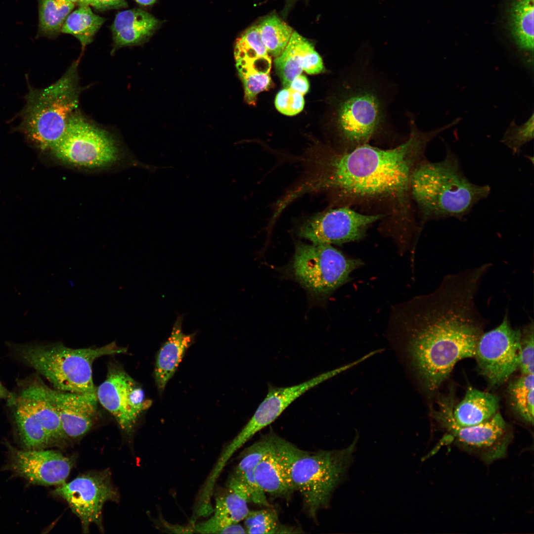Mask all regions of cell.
I'll list each match as a JSON object with an SVG mask.
<instances>
[{
  "instance_id": "cell-1",
  "label": "cell",
  "mask_w": 534,
  "mask_h": 534,
  "mask_svg": "<svg viewBox=\"0 0 534 534\" xmlns=\"http://www.w3.org/2000/svg\"><path fill=\"white\" fill-rule=\"evenodd\" d=\"M408 138L398 146L381 149L364 144L349 150L306 158L305 177L289 191L292 200L312 192H327L342 206L383 204L396 226L414 223L410 182L416 167L426 158L430 142L445 130L424 132L411 123Z\"/></svg>"
},
{
  "instance_id": "cell-2",
  "label": "cell",
  "mask_w": 534,
  "mask_h": 534,
  "mask_svg": "<svg viewBox=\"0 0 534 534\" xmlns=\"http://www.w3.org/2000/svg\"><path fill=\"white\" fill-rule=\"evenodd\" d=\"M488 270L482 265L443 278L434 292L395 309L412 365L424 389L434 393L456 363L474 357L483 321L475 298Z\"/></svg>"
},
{
  "instance_id": "cell-3",
  "label": "cell",
  "mask_w": 534,
  "mask_h": 534,
  "mask_svg": "<svg viewBox=\"0 0 534 534\" xmlns=\"http://www.w3.org/2000/svg\"><path fill=\"white\" fill-rule=\"evenodd\" d=\"M410 189L422 224L431 220L461 219L490 192L489 185L475 184L465 177L456 155L448 148L442 161L425 159L416 167Z\"/></svg>"
},
{
  "instance_id": "cell-4",
  "label": "cell",
  "mask_w": 534,
  "mask_h": 534,
  "mask_svg": "<svg viewBox=\"0 0 534 534\" xmlns=\"http://www.w3.org/2000/svg\"><path fill=\"white\" fill-rule=\"evenodd\" d=\"M357 441L356 436L342 449L309 452L275 435V449L292 489L300 493L312 518L329 506L333 492L352 464Z\"/></svg>"
},
{
  "instance_id": "cell-5",
  "label": "cell",
  "mask_w": 534,
  "mask_h": 534,
  "mask_svg": "<svg viewBox=\"0 0 534 534\" xmlns=\"http://www.w3.org/2000/svg\"><path fill=\"white\" fill-rule=\"evenodd\" d=\"M13 357L46 378L54 389L97 399L92 379L95 360L125 353L115 342L99 348L73 349L62 344L7 343Z\"/></svg>"
},
{
  "instance_id": "cell-6",
  "label": "cell",
  "mask_w": 534,
  "mask_h": 534,
  "mask_svg": "<svg viewBox=\"0 0 534 534\" xmlns=\"http://www.w3.org/2000/svg\"><path fill=\"white\" fill-rule=\"evenodd\" d=\"M78 61L56 82L43 89L30 88L18 130L40 149L51 150L63 135L79 105Z\"/></svg>"
},
{
  "instance_id": "cell-7",
  "label": "cell",
  "mask_w": 534,
  "mask_h": 534,
  "mask_svg": "<svg viewBox=\"0 0 534 534\" xmlns=\"http://www.w3.org/2000/svg\"><path fill=\"white\" fill-rule=\"evenodd\" d=\"M348 78L337 114V124L346 149L368 143L386 124L387 102L375 82L360 74Z\"/></svg>"
},
{
  "instance_id": "cell-8",
  "label": "cell",
  "mask_w": 534,
  "mask_h": 534,
  "mask_svg": "<svg viewBox=\"0 0 534 534\" xmlns=\"http://www.w3.org/2000/svg\"><path fill=\"white\" fill-rule=\"evenodd\" d=\"M454 405V400L450 393L439 398L437 408L432 411L433 417L446 431L444 440L453 442L487 464L504 457L512 434L501 414L498 412L483 423L462 427L453 420Z\"/></svg>"
},
{
  "instance_id": "cell-9",
  "label": "cell",
  "mask_w": 534,
  "mask_h": 534,
  "mask_svg": "<svg viewBox=\"0 0 534 534\" xmlns=\"http://www.w3.org/2000/svg\"><path fill=\"white\" fill-rule=\"evenodd\" d=\"M361 264L360 260L346 257L331 245L298 242L292 269L296 279L311 295L324 298L347 281Z\"/></svg>"
},
{
  "instance_id": "cell-10",
  "label": "cell",
  "mask_w": 534,
  "mask_h": 534,
  "mask_svg": "<svg viewBox=\"0 0 534 534\" xmlns=\"http://www.w3.org/2000/svg\"><path fill=\"white\" fill-rule=\"evenodd\" d=\"M50 150L60 162L87 169L110 166L118 160L119 154L111 135L76 111L70 117L61 138Z\"/></svg>"
},
{
  "instance_id": "cell-11",
  "label": "cell",
  "mask_w": 534,
  "mask_h": 534,
  "mask_svg": "<svg viewBox=\"0 0 534 534\" xmlns=\"http://www.w3.org/2000/svg\"><path fill=\"white\" fill-rule=\"evenodd\" d=\"M521 331L512 328L506 312L501 323L483 333L474 357L480 373L492 387L504 383L519 368Z\"/></svg>"
},
{
  "instance_id": "cell-12",
  "label": "cell",
  "mask_w": 534,
  "mask_h": 534,
  "mask_svg": "<svg viewBox=\"0 0 534 534\" xmlns=\"http://www.w3.org/2000/svg\"><path fill=\"white\" fill-rule=\"evenodd\" d=\"M53 494L64 499L80 520L83 532L88 533L90 524L102 530V512L104 504L116 500L118 493L111 483L108 471L90 472L68 483L59 485Z\"/></svg>"
},
{
  "instance_id": "cell-13",
  "label": "cell",
  "mask_w": 534,
  "mask_h": 534,
  "mask_svg": "<svg viewBox=\"0 0 534 534\" xmlns=\"http://www.w3.org/2000/svg\"><path fill=\"white\" fill-rule=\"evenodd\" d=\"M386 217L364 215L341 206L313 215L304 222L299 235L316 244H341L362 238L372 223Z\"/></svg>"
},
{
  "instance_id": "cell-14",
  "label": "cell",
  "mask_w": 534,
  "mask_h": 534,
  "mask_svg": "<svg viewBox=\"0 0 534 534\" xmlns=\"http://www.w3.org/2000/svg\"><path fill=\"white\" fill-rule=\"evenodd\" d=\"M96 397L128 434L132 432L140 415L152 404L150 400L145 399L140 385L115 364L108 367L106 379L96 388Z\"/></svg>"
},
{
  "instance_id": "cell-15",
  "label": "cell",
  "mask_w": 534,
  "mask_h": 534,
  "mask_svg": "<svg viewBox=\"0 0 534 534\" xmlns=\"http://www.w3.org/2000/svg\"><path fill=\"white\" fill-rule=\"evenodd\" d=\"M356 365V361H353L291 386L278 387L269 385L266 397L249 421L225 448V453L232 456L256 433L275 420L292 402L303 394Z\"/></svg>"
},
{
  "instance_id": "cell-16",
  "label": "cell",
  "mask_w": 534,
  "mask_h": 534,
  "mask_svg": "<svg viewBox=\"0 0 534 534\" xmlns=\"http://www.w3.org/2000/svg\"><path fill=\"white\" fill-rule=\"evenodd\" d=\"M9 467L33 483L60 485L66 482L73 465L72 459L52 450H22L8 446Z\"/></svg>"
},
{
  "instance_id": "cell-17",
  "label": "cell",
  "mask_w": 534,
  "mask_h": 534,
  "mask_svg": "<svg viewBox=\"0 0 534 534\" xmlns=\"http://www.w3.org/2000/svg\"><path fill=\"white\" fill-rule=\"evenodd\" d=\"M42 387L58 415L66 437L77 438L90 429L96 415L97 399L52 389L43 382Z\"/></svg>"
},
{
  "instance_id": "cell-18",
  "label": "cell",
  "mask_w": 534,
  "mask_h": 534,
  "mask_svg": "<svg viewBox=\"0 0 534 534\" xmlns=\"http://www.w3.org/2000/svg\"><path fill=\"white\" fill-rule=\"evenodd\" d=\"M249 502L250 494L247 487L232 476L227 491L216 498L213 516L197 524L194 530L202 534H224L227 527L244 520L249 511Z\"/></svg>"
},
{
  "instance_id": "cell-19",
  "label": "cell",
  "mask_w": 534,
  "mask_h": 534,
  "mask_svg": "<svg viewBox=\"0 0 534 534\" xmlns=\"http://www.w3.org/2000/svg\"><path fill=\"white\" fill-rule=\"evenodd\" d=\"M274 65L284 88L303 71L309 74H317L324 71L320 55L312 44L296 32H293L282 53L275 57Z\"/></svg>"
},
{
  "instance_id": "cell-20",
  "label": "cell",
  "mask_w": 534,
  "mask_h": 534,
  "mask_svg": "<svg viewBox=\"0 0 534 534\" xmlns=\"http://www.w3.org/2000/svg\"><path fill=\"white\" fill-rule=\"evenodd\" d=\"M506 23L510 38L523 62L534 63V0H508Z\"/></svg>"
},
{
  "instance_id": "cell-21",
  "label": "cell",
  "mask_w": 534,
  "mask_h": 534,
  "mask_svg": "<svg viewBox=\"0 0 534 534\" xmlns=\"http://www.w3.org/2000/svg\"><path fill=\"white\" fill-rule=\"evenodd\" d=\"M183 318L182 315L178 316L170 337L156 356L154 374L160 393L165 389L194 340V333L186 334L182 331Z\"/></svg>"
},
{
  "instance_id": "cell-22",
  "label": "cell",
  "mask_w": 534,
  "mask_h": 534,
  "mask_svg": "<svg viewBox=\"0 0 534 534\" xmlns=\"http://www.w3.org/2000/svg\"><path fill=\"white\" fill-rule=\"evenodd\" d=\"M159 25L158 19L141 9L119 12L111 27L115 47L143 43L150 37Z\"/></svg>"
},
{
  "instance_id": "cell-23",
  "label": "cell",
  "mask_w": 534,
  "mask_h": 534,
  "mask_svg": "<svg viewBox=\"0 0 534 534\" xmlns=\"http://www.w3.org/2000/svg\"><path fill=\"white\" fill-rule=\"evenodd\" d=\"M499 401L496 395L469 387L463 399L454 405L453 420L462 427L483 423L498 412Z\"/></svg>"
},
{
  "instance_id": "cell-24",
  "label": "cell",
  "mask_w": 534,
  "mask_h": 534,
  "mask_svg": "<svg viewBox=\"0 0 534 534\" xmlns=\"http://www.w3.org/2000/svg\"><path fill=\"white\" fill-rule=\"evenodd\" d=\"M14 400L7 404L11 418L23 443L29 449H40L51 443L32 408L29 399L15 392Z\"/></svg>"
},
{
  "instance_id": "cell-25",
  "label": "cell",
  "mask_w": 534,
  "mask_h": 534,
  "mask_svg": "<svg viewBox=\"0 0 534 534\" xmlns=\"http://www.w3.org/2000/svg\"><path fill=\"white\" fill-rule=\"evenodd\" d=\"M254 476L258 486L266 493L284 495L293 491L287 473L275 451L274 443L272 449L255 467Z\"/></svg>"
},
{
  "instance_id": "cell-26",
  "label": "cell",
  "mask_w": 534,
  "mask_h": 534,
  "mask_svg": "<svg viewBox=\"0 0 534 534\" xmlns=\"http://www.w3.org/2000/svg\"><path fill=\"white\" fill-rule=\"evenodd\" d=\"M236 67L257 69L271 64V59L261 39L257 26L248 28L235 43Z\"/></svg>"
},
{
  "instance_id": "cell-27",
  "label": "cell",
  "mask_w": 534,
  "mask_h": 534,
  "mask_svg": "<svg viewBox=\"0 0 534 534\" xmlns=\"http://www.w3.org/2000/svg\"><path fill=\"white\" fill-rule=\"evenodd\" d=\"M105 21L104 18L94 13L89 5L81 6L70 13L60 31L76 37L85 47L91 43Z\"/></svg>"
},
{
  "instance_id": "cell-28",
  "label": "cell",
  "mask_w": 534,
  "mask_h": 534,
  "mask_svg": "<svg viewBox=\"0 0 534 534\" xmlns=\"http://www.w3.org/2000/svg\"><path fill=\"white\" fill-rule=\"evenodd\" d=\"M257 27L268 54L275 57L284 50L293 32L291 27L275 15L265 17Z\"/></svg>"
},
{
  "instance_id": "cell-29",
  "label": "cell",
  "mask_w": 534,
  "mask_h": 534,
  "mask_svg": "<svg viewBox=\"0 0 534 534\" xmlns=\"http://www.w3.org/2000/svg\"><path fill=\"white\" fill-rule=\"evenodd\" d=\"M534 374L522 375L508 387L511 404L525 423L534 424Z\"/></svg>"
},
{
  "instance_id": "cell-30",
  "label": "cell",
  "mask_w": 534,
  "mask_h": 534,
  "mask_svg": "<svg viewBox=\"0 0 534 534\" xmlns=\"http://www.w3.org/2000/svg\"><path fill=\"white\" fill-rule=\"evenodd\" d=\"M74 7L69 0H39V29L47 36L57 33Z\"/></svg>"
},
{
  "instance_id": "cell-31",
  "label": "cell",
  "mask_w": 534,
  "mask_h": 534,
  "mask_svg": "<svg viewBox=\"0 0 534 534\" xmlns=\"http://www.w3.org/2000/svg\"><path fill=\"white\" fill-rule=\"evenodd\" d=\"M534 114L524 124L517 125L512 121L503 134L501 142L510 149L513 155L518 154L522 147L534 138Z\"/></svg>"
},
{
  "instance_id": "cell-32",
  "label": "cell",
  "mask_w": 534,
  "mask_h": 534,
  "mask_svg": "<svg viewBox=\"0 0 534 534\" xmlns=\"http://www.w3.org/2000/svg\"><path fill=\"white\" fill-rule=\"evenodd\" d=\"M244 520L248 534H276L279 528L277 514L271 509L249 511Z\"/></svg>"
},
{
  "instance_id": "cell-33",
  "label": "cell",
  "mask_w": 534,
  "mask_h": 534,
  "mask_svg": "<svg viewBox=\"0 0 534 534\" xmlns=\"http://www.w3.org/2000/svg\"><path fill=\"white\" fill-rule=\"evenodd\" d=\"M274 434H269L248 447L243 452L234 475L254 470L260 460L273 447Z\"/></svg>"
},
{
  "instance_id": "cell-34",
  "label": "cell",
  "mask_w": 534,
  "mask_h": 534,
  "mask_svg": "<svg viewBox=\"0 0 534 534\" xmlns=\"http://www.w3.org/2000/svg\"><path fill=\"white\" fill-rule=\"evenodd\" d=\"M534 328L531 320L521 331V355L519 368L522 375L534 374Z\"/></svg>"
},
{
  "instance_id": "cell-35",
  "label": "cell",
  "mask_w": 534,
  "mask_h": 534,
  "mask_svg": "<svg viewBox=\"0 0 534 534\" xmlns=\"http://www.w3.org/2000/svg\"><path fill=\"white\" fill-rule=\"evenodd\" d=\"M274 104L281 113L293 116L299 113L304 107L303 95L290 88H284L276 94Z\"/></svg>"
},
{
  "instance_id": "cell-36",
  "label": "cell",
  "mask_w": 534,
  "mask_h": 534,
  "mask_svg": "<svg viewBox=\"0 0 534 534\" xmlns=\"http://www.w3.org/2000/svg\"><path fill=\"white\" fill-rule=\"evenodd\" d=\"M309 87L307 78L304 75H299L293 79L289 88L304 95L309 91Z\"/></svg>"
},
{
  "instance_id": "cell-37",
  "label": "cell",
  "mask_w": 534,
  "mask_h": 534,
  "mask_svg": "<svg viewBox=\"0 0 534 534\" xmlns=\"http://www.w3.org/2000/svg\"><path fill=\"white\" fill-rule=\"evenodd\" d=\"M15 397V392L7 390L0 381V400H6L7 404H8L13 401Z\"/></svg>"
},
{
  "instance_id": "cell-38",
  "label": "cell",
  "mask_w": 534,
  "mask_h": 534,
  "mask_svg": "<svg viewBox=\"0 0 534 534\" xmlns=\"http://www.w3.org/2000/svg\"><path fill=\"white\" fill-rule=\"evenodd\" d=\"M94 0H79L77 2V4L79 6H89L94 1Z\"/></svg>"
},
{
  "instance_id": "cell-39",
  "label": "cell",
  "mask_w": 534,
  "mask_h": 534,
  "mask_svg": "<svg viewBox=\"0 0 534 534\" xmlns=\"http://www.w3.org/2000/svg\"><path fill=\"white\" fill-rule=\"evenodd\" d=\"M135 1L140 4L148 5L154 3L156 0H135Z\"/></svg>"
},
{
  "instance_id": "cell-40",
  "label": "cell",
  "mask_w": 534,
  "mask_h": 534,
  "mask_svg": "<svg viewBox=\"0 0 534 534\" xmlns=\"http://www.w3.org/2000/svg\"><path fill=\"white\" fill-rule=\"evenodd\" d=\"M119 4H123L124 0H117Z\"/></svg>"
},
{
  "instance_id": "cell-41",
  "label": "cell",
  "mask_w": 534,
  "mask_h": 534,
  "mask_svg": "<svg viewBox=\"0 0 534 534\" xmlns=\"http://www.w3.org/2000/svg\"><path fill=\"white\" fill-rule=\"evenodd\" d=\"M69 0L70 1H71L72 2L74 3H76V2L77 3V2L79 0Z\"/></svg>"
}]
</instances>
